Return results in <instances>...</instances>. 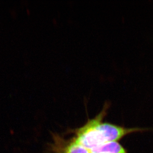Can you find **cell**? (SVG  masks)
Returning <instances> with one entry per match:
<instances>
[{
  "mask_svg": "<svg viewBox=\"0 0 153 153\" xmlns=\"http://www.w3.org/2000/svg\"><path fill=\"white\" fill-rule=\"evenodd\" d=\"M108 106L105 105L98 116L90 120L76 132L74 141L90 151L105 143L117 142L123 137L136 132L144 131L145 129L125 128L109 123H102Z\"/></svg>",
  "mask_w": 153,
  "mask_h": 153,
  "instance_id": "cell-1",
  "label": "cell"
},
{
  "mask_svg": "<svg viewBox=\"0 0 153 153\" xmlns=\"http://www.w3.org/2000/svg\"><path fill=\"white\" fill-rule=\"evenodd\" d=\"M92 153H127L122 145L117 142L106 143L91 151Z\"/></svg>",
  "mask_w": 153,
  "mask_h": 153,
  "instance_id": "cell-2",
  "label": "cell"
},
{
  "mask_svg": "<svg viewBox=\"0 0 153 153\" xmlns=\"http://www.w3.org/2000/svg\"><path fill=\"white\" fill-rule=\"evenodd\" d=\"M65 152L66 153H92L89 149L74 141L67 147Z\"/></svg>",
  "mask_w": 153,
  "mask_h": 153,
  "instance_id": "cell-3",
  "label": "cell"
}]
</instances>
